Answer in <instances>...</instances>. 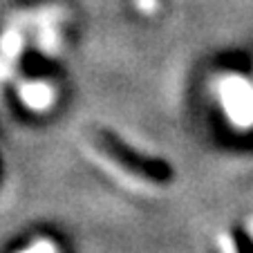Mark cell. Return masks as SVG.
<instances>
[{"label":"cell","mask_w":253,"mask_h":253,"mask_svg":"<svg viewBox=\"0 0 253 253\" xmlns=\"http://www.w3.org/2000/svg\"><path fill=\"white\" fill-rule=\"evenodd\" d=\"M215 94L229 124L240 132L253 130V83L242 74H222Z\"/></svg>","instance_id":"6da1fadb"},{"label":"cell","mask_w":253,"mask_h":253,"mask_svg":"<svg viewBox=\"0 0 253 253\" xmlns=\"http://www.w3.org/2000/svg\"><path fill=\"white\" fill-rule=\"evenodd\" d=\"M18 99L32 112H47L56 99V92L45 81H25L18 85Z\"/></svg>","instance_id":"7a4b0ae2"},{"label":"cell","mask_w":253,"mask_h":253,"mask_svg":"<svg viewBox=\"0 0 253 253\" xmlns=\"http://www.w3.org/2000/svg\"><path fill=\"white\" fill-rule=\"evenodd\" d=\"M36 45H39L47 56H56L58 49H61V34H58L56 25L54 23L41 25V32H39V36H36Z\"/></svg>","instance_id":"3957f363"},{"label":"cell","mask_w":253,"mask_h":253,"mask_svg":"<svg viewBox=\"0 0 253 253\" xmlns=\"http://www.w3.org/2000/svg\"><path fill=\"white\" fill-rule=\"evenodd\" d=\"M23 45H25V39L20 34V29H7L2 34V39H0V54L14 65V61L23 52Z\"/></svg>","instance_id":"277c9868"},{"label":"cell","mask_w":253,"mask_h":253,"mask_svg":"<svg viewBox=\"0 0 253 253\" xmlns=\"http://www.w3.org/2000/svg\"><path fill=\"white\" fill-rule=\"evenodd\" d=\"M18 253H58V247L49 238H39L32 244H27L25 249H20Z\"/></svg>","instance_id":"5b68a950"},{"label":"cell","mask_w":253,"mask_h":253,"mask_svg":"<svg viewBox=\"0 0 253 253\" xmlns=\"http://www.w3.org/2000/svg\"><path fill=\"white\" fill-rule=\"evenodd\" d=\"M217 249H220V253H238V247H235L233 238L229 233L217 235Z\"/></svg>","instance_id":"8992f818"},{"label":"cell","mask_w":253,"mask_h":253,"mask_svg":"<svg viewBox=\"0 0 253 253\" xmlns=\"http://www.w3.org/2000/svg\"><path fill=\"white\" fill-rule=\"evenodd\" d=\"M9 70H11V63L7 61L5 56H2V54H0V83L5 81L7 79V74H9Z\"/></svg>","instance_id":"52a82bcc"},{"label":"cell","mask_w":253,"mask_h":253,"mask_svg":"<svg viewBox=\"0 0 253 253\" xmlns=\"http://www.w3.org/2000/svg\"><path fill=\"white\" fill-rule=\"evenodd\" d=\"M137 5H139V9H141V11H153L155 0H139Z\"/></svg>","instance_id":"ba28073f"},{"label":"cell","mask_w":253,"mask_h":253,"mask_svg":"<svg viewBox=\"0 0 253 253\" xmlns=\"http://www.w3.org/2000/svg\"><path fill=\"white\" fill-rule=\"evenodd\" d=\"M247 233L251 235V240H253V217H249L247 220Z\"/></svg>","instance_id":"9c48e42d"}]
</instances>
